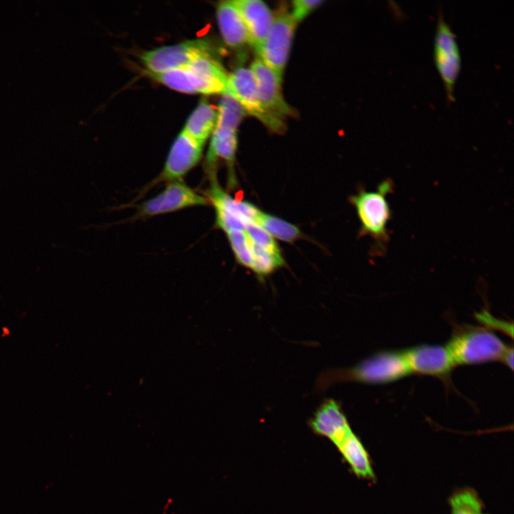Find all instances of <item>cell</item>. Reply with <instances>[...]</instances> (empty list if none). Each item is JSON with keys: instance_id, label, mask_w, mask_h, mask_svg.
Returning a JSON list of instances; mask_svg holds the SVG:
<instances>
[{"instance_id": "9c48e42d", "label": "cell", "mask_w": 514, "mask_h": 514, "mask_svg": "<svg viewBox=\"0 0 514 514\" xmlns=\"http://www.w3.org/2000/svg\"><path fill=\"white\" fill-rule=\"evenodd\" d=\"M208 199L179 181L169 183L155 197L142 203L138 209L137 218L176 211L185 208L208 205Z\"/></svg>"}, {"instance_id": "cb8c5ba5", "label": "cell", "mask_w": 514, "mask_h": 514, "mask_svg": "<svg viewBox=\"0 0 514 514\" xmlns=\"http://www.w3.org/2000/svg\"><path fill=\"white\" fill-rule=\"evenodd\" d=\"M478 319L486 326L502 331L510 337L513 336V324L498 320L485 311L478 314Z\"/></svg>"}, {"instance_id": "ac0fdd59", "label": "cell", "mask_w": 514, "mask_h": 514, "mask_svg": "<svg viewBox=\"0 0 514 514\" xmlns=\"http://www.w3.org/2000/svg\"><path fill=\"white\" fill-rule=\"evenodd\" d=\"M217 121V109L207 101H201L188 118L183 131L204 146L211 136Z\"/></svg>"}, {"instance_id": "6da1fadb", "label": "cell", "mask_w": 514, "mask_h": 514, "mask_svg": "<svg viewBox=\"0 0 514 514\" xmlns=\"http://www.w3.org/2000/svg\"><path fill=\"white\" fill-rule=\"evenodd\" d=\"M146 74L174 91L203 95L225 94L229 75L212 55L177 69Z\"/></svg>"}, {"instance_id": "30bf717a", "label": "cell", "mask_w": 514, "mask_h": 514, "mask_svg": "<svg viewBox=\"0 0 514 514\" xmlns=\"http://www.w3.org/2000/svg\"><path fill=\"white\" fill-rule=\"evenodd\" d=\"M203 146L181 131L173 141L163 169L154 181H180L201 158Z\"/></svg>"}, {"instance_id": "2e32d148", "label": "cell", "mask_w": 514, "mask_h": 514, "mask_svg": "<svg viewBox=\"0 0 514 514\" xmlns=\"http://www.w3.org/2000/svg\"><path fill=\"white\" fill-rule=\"evenodd\" d=\"M236 148L237 128L216 123L206 158L211 177L215 176L213 168L218 158L223 159L231 170L233 169Z\"/></svg>"}, {"instance_id": "d6986e66", "label": "cell", "mask_w": 514, "mask_h": 514, "mask_svg": "<svg viewBox=\"0 0 514 514\" xmlns=\"http://www.w3.org/2000/svg\"><path fill=\"white\" fill-rule=\"evenodd\" d=\"M255 223L270 235L284 241L292 242L301 236V232L296 226L261 211Z\"/></svg>"}, {"instance_id": "3957f363", "label": "cell", "mask_w": 514, "mask_h": 514, "mask_svg": "<svg viewBox=\"0 0 514 514\" xmlns=\"http://www.w3.org/2000/svg\"><path fill=\"white\" fill-rule=\"evenodd\" d=\"M445 346L455 366L502 361L509 348L493 332L482 328L458 331Z\"/></svg>"}, {"instance_id": "d4e9b609", "label": "cell", "mask_w": 514, "mask_h": 514, "mask_svg": "<svg viewBox=\"0 0 514 514\" xmlns=\"http://www.w3.org/2000/svg\"><path fill=\"white\" fill-rule=\"evenodd\" d=\"M502 362L511 370L513 368V347H509L506 353H505Z\"/></svg>"}, {"instance_id": "8992f818", "label": "cell", "mask_w": 514, "mask_h": 514, "mask_svg": "<svg viewBox=\"0 0 514 514\" xmlns=\"http://www.w3.org/2000/svg\"><path fill=\"white\" fill-rule=\"evenodd\" d=\"M207 55H212L211 45L206 39H197L145 51L140 59L146 72L159 74L181 68Z\"/></svg>"}, {"instance_id": "ffe728a7", "label": "cell", "mask_w": 514, "mask_h": 514, "mask_svg": "<svg viewBox=\"0 0 514 514\" xmlns=\"http://www.w3.org/2000/svg\"><path fill=\"white\" fill-rule=\"evenodd\" d=\"M248 241L252 255L251 269L258 276H267L283 264L281 256H276L265 251L253 243L248 237Z\"/></svg>"}, {"instance_id": "ba28073f", "label": "cell", "mask_w": 514, "mask_h": 514, "mask_svg": "<svg viewBox=\"0 0 514 514\" xmlns=\"http://www.w3.org/2000/svg\"><path fill=\"white\" fill-rule=\"evenodd\" d=\"M297 24L290 13L274 16L268 34L258 51L260 59L282 82Z\"/></svg>"}, {"instance_id": "4fadbf2b", "label": "cell", "mask_w": 514, "mask_h": 514, "mask_svg": "<svg viewBox=\"0 0 514 514\" xmlns=\"http://www.w3.org/2000/svg\"><path fill=\"white\" fill-rule=\"evenodd\" d=\"M313 432L331 440L336 446L352 432L341 405L333 398L326 399L309 420Z\"/></svg>"}, {"instance_id": "603a6c76", "label": "cell", "mask_w": 514, "mask_h": 514, "mask_svg": "<svg viewBox=\"0 0 514 514\" xmlns=\"http://www.w3.org/2000/svg\"><path fill=\"white\" fill-rule=\"evenodd\" d=\"M323 1L321 0H295L292 1L291 17L296 24L302 21Z\"/></svg>"}, {"instance_id": "277c9868", "label": "cell", "mask_w": 514, "mask_h": 514, "mask_svg": "<svg viewBox=\"0 0 514 514\" xmlns=\"http://www.w3.org/2000/svg\"><path fill=\"white\" fill-rule=\"evenodd\" d=\"M393 188V182L386 179L378 185L376 191H362L351 199L363 231L383 246L389 238L388 223L391 211L386 196L392 192Z\"/></svg>"}, {"instance_id": "7402d4cb", "label": "cell", "mask_w": 514, "mask_h": 514, "mask_svg": "<svg viewBox=\"0 0 514 514\" xmlns=\"http://www.w3.org/2000/svg\"><path fill=\"white\" fill-rule=\"evenodd\" d=\"M227 236L238 263L251 268L252 255L248 245V237L244 231L231 232L227 233Z\"/></svg>"}, {"instance_id": "5b68a950", "label": "cell", "mask_w": 514, "mask_h": 514, "mask_svg": "<svg viewBox=\"0 0 514 514\" xmlns=\"http://www.w3.org/2000/svg\"><path fill=\"white\" fill-rule=\"evenodd\" d=\"M270 131L281 133L286 129L283 120L271 113L263 104L253 74L248 68L240 67L228 75L226 94Z\"/></svg>"}, {"instance_id": "9a60e30c", "label": "cell", "mask_w": 514, "mask_h": 514, "mask_svg": "<svg viewBox=\"0 0 514 514\" xmlns=\"http://www.w3.org/2000/svg\"><path fill=\"white\" fill-rule=\"evenodd\" d=\"M216 18L221 36L228 46L240 50L249 44L245 24L233 0L218 4Z\"/></svg>"}, {"instance_id": "44dd1931", "label": "cell", "mask_w": 514, "mask_h": 514, "mask_svg": "<svg viewBox=\"0 0 514 514\" xmlns=\"http://www.w3.org/2000/svg\"><path fill=\"white\" fill-rule=\"evenodd\" d=\"M244 232L248 238L261 249L272 255L281 256L278 245L272 236L256 223H247L244 227Z\"/></svg>"}, {"instance_id": "7a4b0ae2", "label": "cell", "mask_w": 514, "mask_h": 514, "mask_svg": "<svg viewBox=\"0 0 514 514\" xmlns=\"http://www.w3.org/2000/svg\"><path fill=\"white\" fill-rule=\"evenodd\" d=\"M409 373L402 352H381L353 367L324 371L316 381V389L322 391L336 383L347 381L369 384L390 383Z\"/></svg>"}, {"instance_id": "7c38bea8", "label": "cell", "mask_w": 514, "mask_h": 514, "mask_svg": "<svg viewBox=\"0 0 514 514\" xmlns=\"http://www.w3.org/2000/svg\"><path fill=\"white\" fill-rule=\"evenodd\" d=\"M249 69L264 106L282 120L291 116L293 109L284 99L281 90V82L273 71L258 58L253 61Z\"/></svg>"}, {"instance_id": "e0dca14e", "label": "cell", "mask_w": 514, "mask_h": 514, "mask_svg": "<svg viewBox=\"0 0 514 514\" xmlns=\"http://www.w3.org/2000/svg\"><path fill=\"white\" fill-rule=\"evenodd\" d=\"M336 447L357 477L367 480H375L376 475L370 455L359 438L353 431Z\"/></svg>"}, {"instance_id": "5bb4252c", "label": "cell", "mask_w": 514, "mask_h": 514, "mask_svg": "<svg viewBox=\"0 0 514 514\" xmlns=\"http://www.w3.org/2000/svg\"><path fill=\"white\" fill-rule=\"evenodd\" d=\"M245 24L249 45L258 53L272 26L274 16L260 0H233Z\"/></svg>"}, {"instance_id": "52a82bcc", "label": "cell", "mask_w": 514, "mask_h": 514, "mask_svg": "<svg viewBox=\"0 0 514 514\" xmlns=\"http://www.w3.org/2000/svg\"><path fill=\"white\" fill-rule=\"evenodd\" d=\"M433 54L435 65L443 82L447 99L453 102L461 58L456 36L445 21L441 11H439L438 15Z\"/></svg>"}, {"instance_id": "8fae6325", "label": "cell", "mask_w": 514, "mask_h": 514, "mask_svg": "<svg viewBox=\"0 0 514 514\" xmlns=\"http://www.w3.org/2000/svg\"><path fill=\"white\" fill-rule=\"evenodd\" d=\"M410 373L445 377L455 364L446 346L420 345L402 352Z\"/></svg>"}]
</instances>
